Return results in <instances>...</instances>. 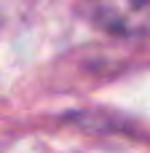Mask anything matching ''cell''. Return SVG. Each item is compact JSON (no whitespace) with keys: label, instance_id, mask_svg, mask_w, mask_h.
I'll return each mask as SVG.
<instances>
[{"label":"cell","instance_id":"obj_1","mask_svg":"<svg viewBox=\"0 0 150 153\" xmlns=\"http://www.w3.org/2000/svg\"><path fill=\"white\" fill-rule=\"evenodd\" d=\"M81 16L123 40H137L150 35V0H81L78 3Z\"/></svg>","mask_w":150,"mask_h":153},{"label":"cell","instance_id":"obj_2","mask_svg":"<svg viewBox=\"0 0 150 153\" xmlns=\"http://www.w3.org/2000/svg\"><path fill=\"white\" fill-rule=\"evenodd\" d=\"M32 8H35V0H0V35L19 27Z\"/></svg>","mask_w":150,"mask_h":153}]
</instances>
